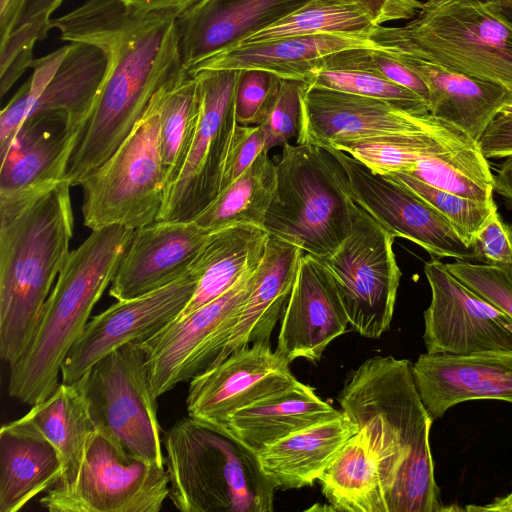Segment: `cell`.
Here are the masks:
<instances>
[{
  "mask_svg": "<svg viewBox=\"0 0 512 512\" xmlns=\"http://www.w3.org/2000/svg\"><path fill=\"white\" fill-rule=\"evenodd\" d=\"M52 28L62 41L91 44L107 58L100 92L67 165L65 180L75 186L112 156L152 96L186 68L178 17L169 11L86 0L51 19Z\"/></svg>",
  "mask_w": 512,
  "mask_h": 512,
  "instance_id": "obj_1",
  "label": "cell"
},
{
  "mask_svg": "<svg viewBox=\"0 0 512 512\" xmlns=\"http://www.w3.org/2000/svg\"><path fill=\"white\" fill-rule=\"evenodd\" d=\"M70 183L0 196V356L13 366L37 330L70 254Z\"/></svg>",
  "mask_w": 512,
  "mask_h": 512,
  "instance_id": "obj_2",
  "label": "cell"
},
{
  "mask_svg": "<svg viewBox=\"0 0 512 512\" xmlns=\"http://www.w3.org/2000/svg\"><path fill=\"white\" fill-rule=\"evenodd\" d=\"M133 233L134 229L120 225L104 226L92 230L70 252L29 347L10 367V397L32 406L54 393L64 358L111 284Z\"/></svg>",
  "mask_w": 512,
  "mask_h": 512,
  "instance_id": "obj_3",
  "label": "cell"
},
{
  "mask_svg": "<svg viewBox=\"0 0 512 512\" xmlns=\"http://www.w3.org/2000/svg\"><path fill=\"white\" fill-rule=\"evenodd\" d=\"M169 496L183 512H272L275 485L257 454L189 416L163 433Z\"/></svg>",
  "mask_w": 512,
  "mask_h": 512,
  "instance_id": "obj_4",
  "label": "cell"
},
{
  "mask_svg": "<svg viewBox=\"0 0 512 512\" xmlns=\"http://www.w3.org/2000/svg\"><path fill=\"white\" fill-rule=\"evenodd\" d=\"M357 208L349 175L329 148L283 145L262 226L270 236L324 259L349 235Z\"/></svg>",
  "mask_w": 512,
  "mask_h": 512,
  "instance_id": "obj_5",
  "label": "cell"
},
{
  "mask_svg": "<svg viewBox=\"0 0 512 512\" xmlns=\"http://www.w3.org/2000/svg\"><path fill=\"white\" fill-rule=\"evenodd\" d=\"M338 398L378 415L406 455L404 468L386 500V512H441L430 447L433 419L416 388L412 363L374 356L353 370Z\"/></svg>",
  "mask_w": 512,
  "mask_h": 512,
  "instance_id": "obj_6",
  "label": "cell"
},
{
  "mask_svg": "<svg viewBox=\"0 0 512 512\" xmlns=\"http://www.w3.org/2000/svg\"><path fill=\"white\" fill-rule=\"evenodd\" d=\"M370 38L512 91V25L495 0H427L407 25H376Z\"/></svg>",
  "mask_w": 512,
  "mask_h": 512,
  "instance_id": "obj_7",
  "label": "cell"
},
{
  "mask_svg": "<svg viewBox=\"0 0 512 512\" xmlns=\"http://www.w3.org/2000/svg\"><path fill=\"white\" fill-rule=\"evenodd\" d=\"M81 186L83 222L91 230L110 225L135 230L157 221L167 181L153 98L125 141Z\"/></svg>",
  "mask_w": 512,
  "mask_h": 512,
  "instance_id": "obj_8",
  "label": "cell"
},
{
  "mask_svg": "<svg viewBox=\"0 0 512 512\" xmlns=\"http://www.w3.org/2000/svg\"><path fill=\"white\" fill-rule=\"evenodd\" d=\"M77 381L96 431L117 441L130 454L165 466L158 397L139 342L107 354Z\"/></svg>",
  "mask_w": 512,
  "mask_h": 512,
  "instance_id": "obj_9",
  "label": "cell"
},
{
  "mask_svg": "<svg viewBox=\"0 0 512 512\" xmlns=\"http://www.w3.org/2000/svg\"><path fill=\"white\" fill-rule=\"evenodd\" d=\"M169 496L165 466L139 458L95 431L75 482L40 499L50 512H159Z\"/></svg>",
  "mask_w": 512,
  "mask_h": 512,
  "instance_id": "obj_10",
  "label": "cell"
},
{
  "mask_svg": "<svg viewBox=\"0 0 512 512\" xmlns=\"http://www.w3.org/2000/svg\"><path fill=\"white\" fill-rule=\"evenodd\" d=\"M394 239L358 205L347 238L320 259L332 275L349 324L367 338H379L393 318L401 278Z\"/></svg>",
  "mask_w": 512,
  "mask_h": 512,
  "instance_id": "obj_11",
  "label": "cell"
},
{
  "mask_svg": "<svg viewBox=\"0 0 512 512\" xmlns=\"http://www.w3.org/2000/svg\"><path fill=\"white\" fill-rule=\"evenodd\" d=\"M192 75L201 102L198 127L179 176L165 192L157 220L193 221L216 199L237 125L234 97L239 70H201Z\"/></svg>",
  "mask_w": 512,
  "mask_h": 512,
  "instance_id": "obj_12",
  "label": "cell"
},
{
  "mask_svg": "<svg viewBox=\"0 0 512 512\" xmlns=\"http://www.w3.org/2000/svg\"><path fill=\"white\" fill-rule=\"evenodd\" d=\"M256 269L222 296L189 315L176 318L140 341L151 387L157 397L210 367L223 349L236 313L249 295Z\"/></svg>",
  "mask_w": 512,
  "mask_h": 512,
  "instance_id": "obj_13",
  "label": "cell"
},
{
  "mask_svg": "<svg viewBox=\"0 0 512 512\" xmlns=\"http://www.w3.org/2000/svg\"><path fill=\"white\" fill-rule=\"evenodd\" d=\"M300 101L297 144L330 148L344 142L457 128L430 112L415 113L382 99L310 86L305 82Z\"/></svg>",
  "mask_w": 512,
  "mask_h": 512,
  "instance_id": "obj_14",
  "label": "cell"
},
{
  "mask_svg": "<svg viewBox=\"0 0 512 512\" xmlns=\"http://www.w3.org/2000/svg\"><path fill=\"white\" fill-rule=\"evenodd\" d=\"M431 301L424 311L428 353L470 355L512 351V319L433 258L424 264Z\"/></svg>",
  "mask_w": 512,
  "mask_h": 512,
  "instance_id": "obj_15",
  "label": "cell"
},
{
  "mask_svg": "<svg viewBox=\"0 0 512 512\" xmlns=\"http://www.w3.org/2000/svg\"><path fill=\"white\" fill-rule=\"evenodd\" d=\"M329 149L344 165L356 203L395 238L417 244L435 259L478 260L474 246H468L452 224L416 193L345 152Z\"/></svg>",
  "mask_w": 512,
  "mask_h": 512,
  "instance_id": "obj_16",
  "label": "cell"
},
{
  "mask_svg": "<svg viewBox=\"0 0 512 512\" xmlns=\"http://www.w3.org/2000/svg\"><path fill=\"white\" fill-rule=\"evenodd\" d=\"M197 278L189 270L176 281L141 296L117 300L92 317L64 358L63 383H73L101 358L143 341L175 320L191 299Z\"/></svg>",
  "mask_w": 512,
  "mask_h": 512,
  "instance_id": "obj_17",
  "label": "cell"
},
{
  "mask_svg": "<svg viewBox=\"0 0 512 512\" xmlns=\"http://www.w3.org/2000/svg\"><path fill=\"white\" fill-rule=\"evenodd\" d=\"M290 363L269 342L242 347L190 380V418L220 431L236 411L296 381Z\"/></svg>",
  "mask_w": 512,
  "mask_h": 512,
  "instance_id": "obj_18",
  "label": "cell"
},
{
  "mask_svg": "<svg viewBox=\"0 0 512 512\" xmlns=\"http://www.w3.org/2000/svg\"><path fill=\"white\" fill-rule=\"evenodd\" d=\"M348 324L331 273L320 259L304 253L281 318L276 351L289 363L297 358L316 363Z\"/></svg>",
  "mask_w": 512,
  "mask_h": 512,
  "instance_id": "obj_19",
  "label": "cell"
},
{
  "mask_svg": "<svg viewBox=\"0 0 512 512\" xmlns=\"http://www.w3.org/2000/svg\"><path fill=\"white\" fill-rule=\"evenodd\" d=\"M420 398L433 420L471 400L512 403V351L421 354L412 364Z\"/></svg>",
  "mask_w": 512,
  "mask_h": 512,
  "instance_id": "obj_20",
  "label": "cell"
},
{
  "mask_svg": "<svg viewBox=\"0 0 512 512\" xmlns=\"http://www.w3.org/2000/svg\"><path fill=\"white\" fill-rule=\"evenodd\" d=\"M208 235L194 221L157 220L135 229L110 296L127 300L176 281L189 271Z\"/></svg>",
  "mask_w": 512,
  "mask_h": 512,
  "instance_id": "obj_21",
  "label": "cell"
},
{
  "mask_svg": "<svg viewBox=\"0 0 512 512\" xmlns=\"http://www.w3.org/2000/svg\"><path fill=\"white\" fill-rule=\"evenodd\" d=\"M425 82L429 112L472 138L476 143L494 117L512 100V91L431 61L404 47H381Z\"/></svg>",
  "mask_w": 512,
  "mask_h": 512,
  "instance_id": "obj_22",
  "label": "cell"
},
{
  "mask_svg": "<svg viewBox=\"0 0 512 512\" xmlns=\"http://www.w3.org/2000/svg\"><path fill=\"white\" fill-rule=\"evenodd\" d=\"M81 131L63 113L28 117L1 157L0 196L22 194L64 180Z\"/></svg>",
  "mask_w": 512,
  "mask_h": 512,
  "instance_id": "obj_23",
  "label": "cell"
},
{
  "mask_svg": "<svg viewBox=\"0 0 512 512\" xmlns=\"http://www.w3.org/2000/svg\"><path fill=\"white\" fill-rule=\"evenodd\" d=\"M307 1L205 0L178 18L186 70L279 21Z\"/></svg>",
  "mask_w": 512,
  "mask_h": 512,
  "instance_id": "obj_24",
  "label": "cell"
},
{
  "mask_svg": "<svg viewBox=\"0 0 512 512\" xmlns=\"http://www.w3.org/2000/svg\"><path fill=\"white\" fill-rule=\"evenodd\" d=\"M371 31V30H370ZM370 31L283 37L240 43L204 59L190 71L259 69L303 81L320 59L354 48H377Z\"/></svg>",
  "mask_w": 512,
  "mask_h": 512,
  "instance_id": "obj_25",
  "label": "cell"
},
{
  "mask_svg": "<svg viewBox=\"0 0 512 512\" xmlns=\"http://www.w3.org/2000/svg\"><path fill=\"white\" fill-rule=\"evenodd\" d=\"M303 254L297 245L269 237L251 291L236 313L227 341L211 366L242 347L269 342L284 313Z\"/></svg>",
  "mask_w": 512,
  "mask_h": 512,
  "instance_id": "obj_26",
  "label": "cell"
},
{
  "mask_svg": "<svg viewBox=\"0 0 512 512\" xmlns=\"http://www.w3.org/2000/svg\"><path fill=\"white\" fill-rule=\"evenodd\" d=\"M311 386L296 380L233 413L220 430L258 454L267 446L313 425L339 417Z\"/></svg>",
  "mask_w": 512,
  "mask_h": 512,
  "instance_id": "obj_27",
  "label": "cell"
},
{
  "mask_svg": "<svg viewBox=\"0 0 512 512\" xmlns=\"http://www.w3.org/2000/svg\"><path fill=\"white\" fill-rule=\"evenodd\" d=\"M3 426L42 438L53 446L62 467V476L56 486L63 488L75 482L86 445L96 431L78 381L61 382L47 399L32 405L21 418Z\"/></svg>",
  "mask_w": 512,
  "mask_h": 512,
  "instance_id": "obj_28",
  "label": "cell"
},
{
  "mask_svg": "<svg viewBox=\"0 0 512 512\" xmlns=\"http://www.w3.org/2000/svg\"><path fill=\"white\" fill-rule=\"evenodd\" d=\"M269 237L263 227L245 223L209 233L189 269L197 278L196 288L177 318L222 296L256 269Z\"/></svg>",
  "mask_w": 512,
  "mask_h": 512,
  "instance_id": "obj_29",
  "label": "cell"
},
{
  "mask_svg": "<svg viewBox=\"0 0 512 512\" xmlns=\"http://www.w3.org/2000/svg\"><path fill=\"white\" fill-rule=\"evenodd\" d=\"M358 430L343 412L267 446L257 457L263 473L276 488L312 486Z\"/></svg>",
  "mask_w": 512,
  "mask_h": 512,
  "instance_id": "obj_30",
  "label": "cell"
},
{
  "mask_svg": "<svg viewBox=\"0 0 512 512\" xmlns=\"http://www.w3.org/2000/svg\"><path fill=\"white\" fill-rule=\"evenodd\" d=\"M317 481L333 511L385 512L379 458L365 425L359 426Z\"/></svg>",
  "mask_w": 512,
  "mask_h": 512,
  "instance_id": "obj_31",
  "label": "cell"
},
{
  "mask_svg": "<svg viewBox=\"0 0 512 512\" xmlns=\"http://www.w3.org/2000/svg\"><path fill=\"white\" fill-rule=\"evenodd\" d=\"M61 476L58 454L49 442L1 427L0 512L19 511Z\"/></svg>",
  "mask_w": 512,
  "mask_h": 512,
  "instance_id": "obj_32",
  "label": "cell"
},
{
  "mask_svg": "<svg viewBox=\"0 0 512 512\" xmlns=\"http://www.w3.org/2000/svg\"><path fill=\"white\" fill-rule=\"evenodd\" d=\"M106 67L107 58L99 48L83 42L71 43L28 117L63 113L83 129L100 92Z\"/></svg>",
  "mask_w": 512,
  "mask_h": 512,
  "instance_id": "obj_33",
  "label": "cell"
},
{
  "mask_svg": "<svg viewBox=\"0 0 512 512\" xmlns=\"http://www.w3.org/2000/svg\"><path fill=\"white\" fill-rule=\"evenodd\" d=\"M475 145L477 143L462 130L452 128L344 142L330 148L345 152L374 173L387 175L405 173L422 158Z\"/></svg>",
  "mask_w": 512,
  "mask_h": 512,
  "instance_id": "obj_34",
  "label": "cell"
},
{
  "mask_svg": "<svg viewBox=\"0 0 512 512\" xmlns=\"http://www.w3.org/2000/svg\"><path fill=\"white\" fill-rule=\"evenodd\" d=\"M160 119V148L167 188L179 176L196 134L200 94L194 75L187 70L154 95Z\"/></svg>",
  "mask_w": 512,
  "mask_h": 512,
  "instance_id": "obj_35",
  "label": "cell"
},
{
  "mask_svg": "<svg viewBox=\"0 0 512 512\" xmlns=\"http://www.w3.org/2000/svg\"><path fill=\"white\" fill-rule=\"evenodd\" d=\"M276 188V164L263 150L193 221L208 233L235 224L262 227Z\"/></svg>",
  "mask_w": 512,
  "mask_h": 512,
  "instance_id": "obj_36",
  "label": "cell"
},
{
  "mask_svg": "<svg viewBox=\"0 0 512 512\" xmlns=\"http://www.w3.org/2000/svg\"><path fill=\"white\" fill-rule=\"evenodd\" d=\"M404 174L464 198L494 201V175L478 145L422 158Z\"/></svg>",
  "mask_w": 512,
  "mask_h": 512,
  "instance_id": "obj_37",
  "label": "cell"
},
{
  "mask_svg": "<svg viewBox=\"0 0 512 512\" xmlns=\"http://www.w3.org/2000/svg\"><path fill=\"white\" fill-rule=\"evenodd\" d=\"M374 26L376 23L371 13L358 0H308L286 17L240 43L302 35L363 32L370 31Z\"/></svg>",
  "mask_w": 512,
  "mask_h": 512,
  "instance_id": "obj_38",
  "label": "cell"
},
{
  "mask_svg": "<svg viewBox=\"0 0 512 512\" xmlns=\"http://www.w3.org/2000/svg\"><path fill=\"white\" fill-rule=\"evenodd\" d=\"M303 82L310 86L382 99L415 113L429 112L427 104L414 92L366 71L319 68L312 70Z\"/></svg>",
  "mask_w": 512,
  "mask_h": 512,
  "instance_id": "obj_39",
  "label": "cell"
},
{
  "mask_svg": "<svg viewBox=\"0 0 512 512\" xmlns=\"http://www.w3.org/2000/svg\"><path fill=\"white\" fill-rule=\"evenodd\" d=\"M385 176L405 185L440 212L468 246H474V238L478 229L497 207L494 201L483 203L464 198L427 185L404 173Z\"/></svg>",
  "mask_w": 512,
  "mask_h": 512,
  "instance_id": "obj_40",
  "label": "cell"
},
{
  "mask_svg": "<svg viewBox=\"0 0 512 512\" xmlns=\"http://www.w3.org/2000/svg\"><path fill=\"white\" fill-rule=\"evenodd\" d=\"M319 68L376 74L414 92L429 105V89L422 78L386 50L364 47L347 49L320 59L315 69Z\"/></svg>",
  "mask_w": 512,
  "mask_h": 512,
  "instance_id": "obj_41",
  "label": "cell"
},
{
  "mask_svg": "<svg viewBox=\"0 0 512 512\" xmlns=\"http://www.w3.org/2000/svg\"><path fill=\"white\" fill-rule=\"evenodd\" d=\"M70 47L71 43H68L42 58L33 60L31 64L33 74L1 111L0 146L2 148L11 145L19 128L29 116Z\"/></svg>",
  "mask_w": 512,
  "mask_h": 512,
  "instance_id": "obj_42",
  "label": "cell"
},
{
  "mask_svg": "<svg viewBox=\"0 0 512 512\" xmlns=\"http://www.w3.org/2000/svg\"><path fill=\"white\" fill-rule=\"evenodd\" d=\"M447 270L512 319V267L473 261L445 263Z\"/></svg>",
  "mask_w": 512,
  "mask_h": 512,
  "instance_id": "obj_43",
  "label": "cell"
},
{
  "mask_svg": "<svg viewBox=\"0 0 512 512\" xmlns=\"http://www.w3.org/2000/svg\"><path fill=\"white\" fill-rule=\"evenodd\" d=\"M280 77L259 69L239 70L234 110L240 125L262 124L278 93Z\"/></svg>",
  "mask_w": 512,
  "mask_h": 512,
  "instance_id": "obj_44",
  "label": "cell"
},
{
  "mask_svg": "<svg viewBox=\"0 0 512 512\" xmlns=\"http://www.w3.org/2000/svg\"><path fill=\"white\" fill-rule=\"evenodd\" d=\"M48 29L35 22L18 25L1 42L0 47V93H5L22 74L31 68L35 43L47 37Z\"/></svg>",
  "mask_w": 512,
  "mask_h": 512,
  "instance_id": "obj_45",
  "label": "cell"
},
{
  "mask_svg": "<svg viewBox=\"0 0 512 512\" xmlns=\"http://www.w3.org/2000/svg\"><path fill=\"white\" fill-rule=\"evenodd\" d=\"M303 81L280 78L278 93L266 117L260 124L266 133L265 150L284 145L297 135L300 121V92Z\"/></svg>",
  "mask_w": 512,
  "mask_h": 512,
  "instance_id": "obj_46",
  "label": "cell"
},
{
  "mask_svg": "<svg viewBox=\"0 0 512 512\" xmlns=\"http://www.w3.org/2000/svg\"><path fill=\"white\" fill-rule=\"evenodd\" d=\"M265 145L266 133L262 125L248 126L237 123L223 169L220 192L251 166L265 150Z\"/></svg>",
  "mask_w": 512,
  "mask_h": 512,
  "instance_id": "obj_47",
  "label": "cell"
},
{
  "mask_svg": "<svg viewBox=\"0 0 512 512\" xmlns=\"http://www.w3.org/2000/svg\"><path fill=\"white\" fill-rule=\"evenodd\" d=\"M473 245L478 260L512 267V230L501 219L497 207L478 229Z\"/></svg>",
  "mask_w": 512,
  "mask_h": 512,
  "instance_id": "obj_48",
  "label": "cell"
},
{
  "mask_svg": "<svg viewBox=\"0 0 512 512\" xmlns=\"http://www.w3.org/2000/svg\"><path fill=\"white\" fill-rule=\"evenodd\" d=\"M485 158L505 159L512 156V114L498 113L478 140Z\"/></svg>",
  "mask_w": 512,
  "mask_h": 512,
  "instance_id": "obj_49",
  "label": "cell"
},
{
  "mask_svg": "<svg viewBox=\"0 0 512 512\" xmlns=\"http://www.w3.org/2000/svg\"><path fill=\"white\" fill-rule=\"evenodd\" d=\"M371 13L376 25L413 19L422 7L418 0H358Z\"/></svg>",
  "mask_w": 512,
  "mask_h": 512,
  "instance_id": "obj_50",
  "label": "cell"
},
{
  "mask_svg": "<svg viewBox=\"0 0 512 512\" xmlns=\"http://www.w3.org/2000/svg\"><path fill=\"white\" fill-rule=\"evenodd\" d=\"M127 6L146 11H169L178 18L188 14L205 0H118Z\"/></svg>",
  "mask_w": 512,
  "mask_h": 512,
  "instance_id": "obj_51",
  "label": "cell"
},
{
  "mask_svg": "<svg viewBox=\"0 0 512 512\" xmlns=\"http://www.w3.org/2000/svg\"><path fill=\"white\" fill-rule=\"evenodd\" d=\"M29 0H0V39L4 41L19 24Z\"/></svg>",
  "mask_w": 512,
  "mask_h": 512,
  "instance_id": "obj_52",
  "label": "cell"
},
{
  "mask_svg": "<svg viewBox=\"0 0 512 512\" xmlns=\"http://www.w3.org/2000/svg\"><path fill=\"white\" fill-rule=\"evenodd\" d=\"M63 1L64 0H29L18 25L27 22H35L50 30L51 15L58 9Z\"/></svg>",
  "mask_w": 512,
  "mask_h": 512,
  "instance_id": "obj_53",
  "label": "cell"
},
{
  "mask_svg": "<svg viewBox=\"0 0 512 512\" xmlns=\"http://www.w3.org/2000/svg\"><path fill=\"white\" fill-rule=\"evenodd\" d=\"M494 190L512 202V156L505 158L497 169L494 175Z\"/></svg>",
  "mask_w": 512,
  "mask_h": 512,
  "instance_id": "obj_54",
  "label": "cell"
},
{
  "mask_svg": "<svg viewBox=\"0 0 512 512\" xmlns=\"http://www.w3.org/2000/svg\"><path fill=\"white\" fill-rule=\"evenodd\" d=\"M464 510L468 512H512V490L505 496L495 498L489 504L468 505Z\"/></svg>",
  "mask_w": 512,
  "mask_h": 512,
  "instance_id": "obj_55",
  "label": "cell"
},
{
  "mask_svg": "<svg viewBox=\"0 0 512 512\" xmlns=\"http://www.w3.org/2000/svg\"><path fill=\"white\" fill-rule=\"evenodd\" d=\"M498 12L512 25V0H495Z\"/></svg>",
  "mask_w": 512,
  "mask_h": 512,
  "instance_id": "obj_56",
  "label": "cell"
},
{
  "mask_svg": "<svg viewBox=\"0 0 512 512\" xmlns=\"http://www.w3.org/2000/svg\"><path fill=\"white\" fill-rule=\"evenodd\" d=\"M500 113L512 114V100L502 108Z\"/></svg>",
  "mask_w": 512,
  "mask_h": 512,
  "instance_id": "obj_57",
  "label": "cell"
}]
</instances>
